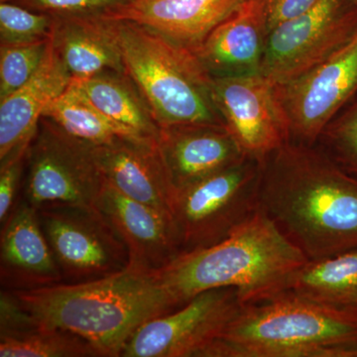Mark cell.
I'll list each match as a JSON object with an SVG mask.
<instances>
[{
	"mask_svg": "<svg viewBox=\"0 0 357 357\" xmlns=\"http://www.w3.org/2000/svg\"><path fill=\"white\" fill-rule=\"evenodd\" d=\"M72 82L51 45L36 74L0 100V161L29 147L40 119Z\"/></svg>",
	"mask_w": 357,
	"mask_h": 357,
	"instance_id": "obj_19",
	"label": "cell"
},
{
	"mask_svg": "<svg viewBox=\"0 0 357 357\" xmlns=\"http://www.w3.org/2000/svg\"><path fill=\"white\" fill-rule=\"evenodd\" d=\"M37 213L63 283L96 280L129 267L126 244L96 208L59 204Z\"/></svg>",
	"mask_w": 357,
	"mask_h": 357,
	"instance_id": "obj_9",
	"label": "cell"
},
{
	"mask_svg": "<svg viewBox=\"0 0 357 357\" xmlns=\"http://www.w3.org/2000/svg\"><path fill=\"white\" fill-rule=\"evenodd\" d=\"M291 141L316 145L326 126L357 93V35L323 63L275 84Z\"/></svg>",
	"mask_w": 357,
	"mask_h": 357,
	"instance_id": "obj_11",
	"label": "cell"
},
{
	"mask_svg": "<svg viewBox=\"0 0 357 357\" xmlns=\"http://www.w3.org/2000/svg\"><path fill=\"white\" fill-rule=\"evenodd\" d=\"M318 142L338 165L357 177V93L326 126Z\"/></svg>",
	"mask_w": 357,
	"mask_h": 357,
	"instance_id": "obj_26",
	"label": "cell"
},
{
	"mask_svg": "<svg viewBox=\"0 0 357 357\" xmlns=\"http://www.w3.org/2000/svg\"><path fill=\"white\" fill-rule=\"evenodd\" d=\"M98 356L102 354L83 337L40 324L29 332L0 337V357Z\"/></svg>",
	"mask_w": 357,
	"mask_h": 357,
	"instance_id": "obj_24",
	"label": "cell"
},
{
	"mask_svg": "<svg viewBox=\"0 0 357 357\" xmlns=\"http://www.w3.org/2000/svg\"><path fill=\"white\" fill-rule=\"evenodd\" d=\"M243 306L236 289L204 291L138 328L121 357H201Z\"/></svg>",
	"mask_w": 357,
	"mask_h": 357,
	"instance_id": "obj_10",
	"label": "cell"
},
{
	"mask_svg": "<svg viewBox=\"0 0 357 357\" xmlns=\"http://www.w3.org/2000/svg\"><path fill=\"white\" fill-rule=\"evenodd\" d=\"M96 208L126 244L129 267L156 272L181 255L169 213L129 199L107 183Z\"/></svg>",
	"mask_w": 357,
	"mask_h": 357,
	"instance_id": "obj_13",
	"label": "cell"
},
{
	"mask_svg": "<svg viewBox=\"0 0 357 357\" xmlns=\"http://www.w3.org/2000/svg\"><path fill=\"white\" fill-rule=\"evenodd\" d=\"M357 35V0H319L268 34L259 74L272 84L309 72Z\"/></svg>",
	"mask_w": 357,
	"mask_h": 357,
	"instance_id": "obj_8",
	"label": "cell"
},
{
	"mask_svg": "<svg viewBox=\"0 0 357 357\" xmlns=\"http://www.w3.org/2000/svg\"><path fill=\"white\" fill-rule=\"evenodd\" d=\"M244 0H134L105 14L149 28L194 52Z\"/></svg>",
	"mask_w": 357,
	"mask_h": 357,
	"instance_id": "obj_18",
	"label": "cell"
},
{
	"mask_svg": "<svg viewBox=\"0 0 357 357\" xmlns=\"http://www.w3.org/2000/svg\"><path fill=\"white\" fill-rule=\"evenodd\" d=\"M28 148L0 161V223L4 225L15 208L20 181L26 168Z\"/></svg>",
	"mask_w": 357,
	"mask_h": 357,
	"instance_id": "obj_29",
	"label": "cell"
},
{
	"mask_svg": "<svg viewBox=\"0 0 357 357\" xmlns=\"http://www.w3.org/2000/svg\"><path fill=\"white\" fill-rule=\"evenodd\" d=\"M51 45L72 79L124 72L114 21L105 16L54 17Z\"/></svg>",
	"mask_w": 357,
	"mask_h": 357,
	"instance_id": "obj_20",
	"label": "cell"
},
{
	"mask_svg": "<svg viewBox=\"0 0 357 357\" xmlns=\"http://www.w3.org/2000/svg\"><path fill=\"white\" fill-rule=\"evenodd\" d=\"M260 172L259 208L307 260L357 248V177L323 148L289 142Z\"/></svg>",
	"mask_w": 357,
	"mask_h": 357,
	"instance_id": "obj_1",
	"label": "cell"
},
{
	"mask_svg": "<svg viewBox=\"0 0 357 357\" xmlns=\"http://www.w3.org/2000/svg\"><path fill=\"white\" fill-rule=\"evenodd\" d=\"M13 293L40 325L83 337L102 357L121 356L138 328L180 307L156 272L131 267L96 280Z\"/></svg>",
	"mask_w": 357,
	"mask_h": 357,
	"instance_id": "obj_2",
	"label": "cell"
},
{
	"mask_svg": "<svg viewBox=\"0 0 357 357\" xmlns=\"http://www.w3.org/2000/svg\"><path fill=\"white\" fill-rule=\"evenodd\" d=\"M319 0H266L269 32L277 25L306 13Z\"/></svg>",
	"mask_w": 357,
	"mask_h": 357,
	"instance_id": "obj_30",
	"label": "cell"
},
{
	"mask_svg": "<svg viewBox=\"0 0 357 357\" xmlns=\"http://www.w3.org/2000/svg\"><path fill=\"white\" fill-rule=\"evenodd\" d=\"M213 98L244 156L262 163L291 141L275 84L259 73L213 77Z\"/></svg>",
	"mask_w": 357,
	"mask_h": 357,
	"instance_id": "obj_12",
	"label": "cell"
},
{
	"mask_svg": "<svg viewBox=\"0 0 357 357\" xmlns=\"http://www.w3.org/2000/svg\"><path fill=\"white\" fill-rule=\"evenodd\" d=\"M72 83L96 109L134 137L159 139L160 128L151 109L126 70H109Z\"/></svg>",
	"mask_w": 357,
	"mask_h": 357,
	"instance_id": "obj_21",
	"label": "cell"
},
{
	"mask_svg": "<svg viewBox=\"0 0 357 357\" xmlns=\"http://www.w3.org/2000/svg\"><path fill=\"white\" fill-rule=\"evenodd\" d=\"M287 292L337 309L357 311V248L309 260L294 276Z\"/></svg>",
	"mask_w": 357,
	"mask_h": 357,
	"instance_id": "obj_22",
	"label": "cell"
},
{
	"mask_svg": "<svg viewBox=\"0 0 357 357\" xmlns=\"http://www.w3.org/2000/svg\"><path fill=\"white\" fill-rule=\"evenodd\" d=\"M96 155L107 184L129 199L170 215L173 191L158 140L119 137L96 146Z\"/></svg>",
	"mask_w": 357,
	"mask_h": 357,
	"instance_id": "obj_15",
	"label": "cell"
},
{
	"mask_svg": "<svg viewBox=\"0 0 357 357\" xmlns=\"http://www.w3.org/2000/svg\"><path fill=\"white\" fill-rule=\"evenodd\" d=\"M110 20L124 70L142 93L160 129L192 124L225 126L213 102V77L194 52L138 23Z\"/></svg>",
	"mask_w": 357,
	"mask_h": 357,
	"instance_id": "obj_5",
	"label": "cell"
},
{
	"mask_svg": "<svg viewBox=\"0 0 357 357\" xmlns=\"http://www.w3.org/2000/svg\"><path fill=\"white\" fill-rule=\"evenodd\" d=\"M201 357H357V311L284 292L241 307Z\"/></svg>",
	"mask_w": 357,
	"mask_h": 357,
	"instance_id": "obj_4",
	"label": "cell"
},
{
	"mask_svg": "<svg viewBox=\"0 0 357 357\" xmlns=\"http://www.w3.org/2000/svg\"><path fill=\"white\" fill-rule=\"evenodd\" d=\"M0 280L3 290L29 291L63 283V277L38 213L25 199L3 225L0 239Z\"/></svg>",
	"mask_w": 357,
	"mask_h": 357,
	"instance_id": "obj_14",
	"label": "cell"
},
{
	"mask_svg": "<svg viewBox=\"0 0 357 357\" xmlns=\"http://www.w3.org/2000/svg\"><path fill=\"white\" fill-rule=\"evenodd\" d=\"M43 116L96 146L107 144L119 137L136 138L96 109L72 82L64 93L49 105Z\"/></svg>",
	"mask_w": 357,
	"mask_h": 357,
	"instance_id": "obj_23",
	"label": "cell"
},
{
	"mask_svg": "<svg viewBox=\"0 0 357 357\" xmlns=\"http://www.w3.org/2000/svg\"><path fill=\"white\" fill-rule=\"evenodd\" d=\"M158 147L173 192L246 157L225 126L211 124L161 128Z\"/></svg>",
	"mask_w": 357,
	"mask_h": 357,
	"instance_id": "obj_16",
	"label": "cell"
},
{
	"mask_svg": "<svg viewBox=\"0 0 357 357\" xmlns=\"http://www.w3.org/2000/svg\"><path fill=\"white\" fill-rule=\"evenodd\" d=\"M54 16L0 1V43H31L51 38Z\"/></svg>",
	"mask_w": 357,
	"mask_h": 357,
	"instance_id": "obj_27",
	"label": "cell"
},
{
	"mask_svg": "<svg viewBox=\"0 0 357 357\" xmlns=\"http://www.w3.org/2000/svg\"><path fill=\"white\" fill-rule=\"evenodd\" d=\"M307 261L259 208L220 243L183 253L156 273L178 307L215 288L236 289L245 306L287 292Z\"/></svg>",
	"mask_w": 357,
	"mask_h": 357,
	"instance_id": "obj_3",
	"label": "cell"
},
{
	"mask_svg": "<svg viewBox=\"0 0 357 357\" xmlns=\"http://www.w3.org/2000/svg\"><path fill=\"white\" fill-rule=\"evenodd\" d=\"M260 172L259 162L245 157L173 192L170 215L181 255L220 243L259 208Z\"/></svg>",
	"mask_w": 357,
	"mask_h": 357,
	"instance_id": "obj_6",
	"label": "cell"
},
{
	"mask_svg": "<svg viewBox=\"0 0 357 357\" xmlns=\"http://www.w3.org/2000/svg\"><path fill=\"white\" fill-rule=\"evenodd\" d=\"M269 34L266 0H244L194 51L213 77L259 72Z\"/></svg>",
	"mask_w": 357,
	"mask_h": 357,
	"instance_id": "obj_17",
	"label": "cell"
},
{
	"mask_svg": "<svg viewBox=\"0 0 357 357\" xmlns=\"http://www.w3.org/2000/svg\"><path fill=\"white\" fill-rule=\"evenodd\" d=\"M50 39L0 43V100L13 95L36 74L48 53Z\"/></svg>",
	"mask_w": 357,
	"mask_h": 357,
	"instance_id": "obj_25",
	"label": "cell"
},
{
	"mask_svg": "<svg viewBox=\"0 0 357 357\" xmlns=\"http://www.w3.org/2000/svg\"><path fill=\"white\" fill-rule=\"evenodd\" d=\"M105 185L96 145L42 117L26 155L23 199L36 210L59 204L96 208Z\"/></svg>",
	"mask_w": 357,
	"mask_h": 357,
	"instance_id": "obj_7",
	"label": "cell"
},
{
	"mask_svg": "<svg viewBox=\"0 0 357 357\" xmlns=\"http://www.w3.org/2000/svg\"><path fill=\"white\" fill-rule=\"evenodd\" d=\"M54 17L74 15H105L128 6L134 0H0Z\"/></svg>",
	"mask_w": 357,
	"mask_h": 357,
	"instance_id": "obj_28",
	"label": "cell"
}]
</instances>
